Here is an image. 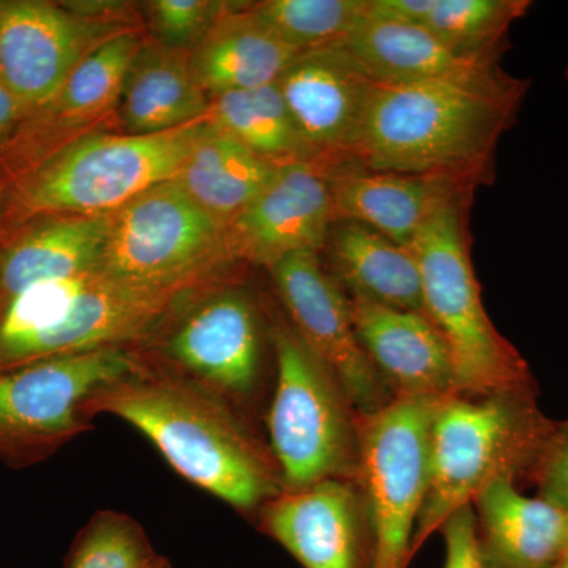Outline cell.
Here are the masks:
<instances>
[{"mask_svg": "<svg viewBox=\"0 0 568 568\" xmlns=\"http://www.w3.org/2000/svg\"><path fill=\"white\" fill-rule=\"evenodd\" d=\"M136 353L133 372L84 403L89 420L108 414L126 422L179 476L235 510H256L282 491L271 448L253 435L237 407Z\"/></svg>", "mask_w": 568, "mask_h": 568, "instance_id": "1", "label": "cell"}, {"mask_svg": "<svg viewBox=\"0 0 568 568\" xmlns=\"http://www.w3.org/2000/svg\"><path fill=\"white\" fill-rule=\"evenodd\" d=\"M529 85L506 70L487 78L375 81L351 164L477 189L491 182L497 142L517 122Z\"/></svg>", "mask_w": 568, "mask_h": 568, "instance_id": "2", "label": "cell"}, {"mask_svg": "<svg viewBox=\"0 0 568 568\" xmlns=\"http://www.w3.org/2000/svg\"><path fill=\"white\" fill-rule=\"evenodd\" d=\"M204 122L149 136L99 130L71 142L7 189L0 242L47 215H110L173 181Z\"/></svg>", "mask_w": 568, "mask_h": 568, "instance_id": "3", "label": "cell"}, {"mask_svg": "<svg viewBox=\"0 0 568 568\" xmlns=\"http://www.w3.org/2000/svg\"><path fill=\"white\" fill-rule=\"evenodd\" d=\"M526 394L457 392L440 399L429 437L428 489L410 556L495 478L514 477L544 446L547 426Z\"/></svg>", "mask_w": 568, "mask_h": 568, "instance_id": "4", "label": "cell"}, {"mask_svg": "<svg viewBox=\"0 0 568 568\" xmlns=\"http://www.w3.org/2000/svg\"><path fill=\"white\" fill-rule=\"evenodd\" d=\"M469 201L437 212L410 245L420 265L422 313L446 343L459 392H528L525 358L499 334L481 301L467 235Z\"/></svg>", "mask_w": 568, "mask_h": 568, "instance_id": "5", "label": "cell"}, {"mask_svg": "<svg viewBox=\"0 0 568 568\" xmlns=\"http://www.w3.org/2000/svg\"><path fill=\"white\" fill-rule=\"evenodd\" d=\"M276 384L268 407V448L283 489L328 478L355 477V414L335 377L312 353L293 325L272 315Z\"/></svg>", "mask_w": 568, "mask_h": 568, "instance_id": "6", "label": "cell"}, {"mask_svg": "<svg viewBox=\"0 0 568 568\" xmlns=\"http://www.w3.org/2000/svg\"><path fill=\"white\" fill-rule=\"evenodd\" d=\"M440 399L394 396L373 413H355V477L373 530L369 568H406L413 558L414 532L428 489L429 437Z\"/></svg>", "mask_w": 568, "mask_h": 568, "instance_id": "7", "label": "cell"}, {"mask_svg": "<svg viewBox=\"0 0 568 568\" xmlns=\"http://www.w3.org/2000/svg\"><path fill=\"white\" fill-rule=\"evenodd\" d=\"M136 364V349L104 347L0 368V459L37 465L89 432L84 403Z\"/></svg>", "mask_w": 568, "mask_h": 568, "instance_id": "8", "label": "cell"}, {"mask_svg": "<svg viewBox=\"0 0 568 568\" xmlns=\"http://www.w3.org/2000/svg\"><path fill=\"white\" fill-rule=\"evenodd\" d=\"M235 263L226 227L168 181L110 213L99 271L136 283H174L223 276Z\"/></svg>", "mask_w": 568, "mask_h": 568, "instance_id": "9", "label": "cell"}, {"mask_svg": "<svg viewBox=\"0 0 568 568\" xmlns=\"http://www.w3.org/2000/svg\"><path fill=\"white\" fill-rule=\"evenodd\" d=\"M138 351L241 410L260 386V313L252 295L226 280L183 305Z\"/></svg>", "mask_w": 568, "mask_h": 568, "instance_id": "10", "label": "cell"}, {"mask_svg": "<svg viewBox=\"0 0 568 568\" xmlns=\"http://www.w3.org/2000/svg\"><path fill=\"white\" fill-rule=\"evenodd\" d=\"M144 40L141 31H130L104 41L47 103L18 123L0 145V182L6 189L71 142L104 130L115 118L126 74Z\"/></svg>", "mask_w": 568, "mask_h": 568, "instance_id": "11", "label": "cell"}, {"mask_svg": "<svg viewBox=\"0 0 568 568\" xmlns=\"http://www.w3.org/2000/svg\"><path fill=\"white\" fill-rule=\"evenodd\" d=\"M129 31H142V26L82 17L65 2L0 0V81L17 97L26 118L91 52Z\"/></svg>", "mask_w": 568, "mask_h": 568, "instance_id": "12", "label": "cell"}, {"mask_svg": "<svg viewBox=\"0 0 568 568\" xmlns=\"http://www.w3.org/2000/svg\"><path fill=\"white\" fill-rule=\"evenodd\" d=\"M291 325L335 377L355 413H373L394 396L369 362L351 315L349 297L320 253L302 252L268 268Z\"/></svg>", "mask_w": 568, "mask_h": 568, "instance_id": "13", "label": "cell"}, {"mask_svg": "<svg viewBox=\"0 0 568 568\" xmlns=\"http://www.w3.org/2000/svg\"><path fill=\"white\" fill-rule=\"evenodd\" d=\"M224 280L226 275L174 283H136L95 272L65 320L22 346L9 366L104 347L138 349L159 334L183 305Z\"/></svg>", "mask_w": 568, "mask_h": 568, "instance_id": "14", "label": "cell"}, {"mask_svg": "<svg viewBox=\"0 0 568 568\" xmlns=\"http://www.w3.org/2000/svg\"><path fill=\"white\" fill-rule=\"evenodd\" d=\"M336 222L324 170L313 163H287L226 226L235 263L274 267L284 257L316 252L327 244Z\"/></svg>", "mask_w": 568, "mask_h": 568, "instance_id": "15", "label": "cell"}, {"mask_svg": "<svg viewBox=\"0 0 568 568\" xmlns=\"http://www.w3.org/2000/svg\"><path fill=\"white\" fill-rule=\"evenodd\" d=\"M373 82L334 47L301 52L276 81L312 163L325 173L353 162Z\"/></svg>", "mask_w": 568, "mask_h": 568, "instance_id": "16", "label": "cell"}, {"mask_svg": "<svg viewBox=\"0 0 568 568\" xmlns=\"http://www.w3.org/2000/svg\"><path fill=\"white\" fill-rule=\"evenodd\" d=\"M260 510L265 532L305 568H361L365 504L349 481L282 489Z\"/></svg>", "mask_w": 568, "mask_h": 568, "instance_id": "17", "label": "cell"}, {"mask_svg": "<svg viewBox=\"0 0 568 568\" xmlns=\"http://www.w3.org/2000/svg\"><path fill=\"white\" fill-rule=\"evenodd\" d=\"M336 222L365 224L410 246L437 212L470 200L474 186L436 175L388 173L346 164L327 171Z\"/></svg>", "mask_w": 568, "mask_h": 568, "instance_id": "18", "label": "cell"}, {"mask_svg": "<svg viewBox=\"0 0 568 568\" xmlns=\"http://www.w3.org/2000/svg\"><path fill=\"white\" fill-rule=\"evenodd\" d=\"M349 305L358 339L394 396L444 398L459 392L446 343L424 313L362 297H349Z\"/></svg>", "mask_w": 568, "mask_h": 568, "instance_id": "19", "label": "cell"}, {"mask_svg": "<svg viewBox=\"0 0 568 568\" xmlns=\"http://www.w3.org/2000/svg\"><path fill=\"white\" fill-rule=\"evenodd\" d=\"M332 47L377 82L493 77L503 71L506 52L466 50L417 26L372 17Z\"/></svg>", "mask_w": 568, "mask_h": 568, "instance_id": "20", "label": "cell"}, {"mask_svg": "<svg viewBox=\"0 0 568 568\" xmlns=\"http://www.w3.org/2000/svg\"><path fill=\"white\" fill-rule=\"evenodd\" d=\"M110 215H47L0 242V312L41 282L99 271Z\"/></svg>", "mask_w": 568, "mask_h": 568, "instance_id": "21", "label": "cell"}, {"mask_svg": "<svg viewBox=\"0 0 568 568\" xmlns=\"http://www.w3.org/2000/svg\"><path fill=\"white\" fill-rule=\"evenodd\" d=\"M489 568H549L568 549V515L497 477L474 499ZM480 536V534H478Z\"/></svg>", "mask_w": 568, "mask_h": 568, "instance_id": "22", "label": "cell"}, {"mask_svg": "<svg viewBox=\"0 0 568 568\" xmlns=\"http://www.w3.org/2000/svg\"><path fill=\"white\" fill-rule=\"evenodd\" d=\"M211 97L194 78L189 51L164 48L145 37L123 84L115 111L119 132L149 136L203 122Z\"/></svg>", "mask_w": 568, "mask_h": 568, "instance_id": "23", "label": "cell"}, {"mask_svg": "<svg viewBox=\"0 0 568 568\" xmlns=\"http://www.w3.org/2000/svg\"><path fill=\"white\" fill-rule=\"evenodd\" d=\"M235 2L190 52L194 78L209 97L275 84L301 52L290 47L252 11Z\"/></svg>", "mask_w": 568, "mask_h": 568, "instance_id": "24", "label": "cell"}, {"mask_svg": "<svg viewBox=\"0 0 568 568\" xmlns=\"http://www.w3.org/2000/svg\"><path fill=\"white\" fill-rule=\"evenodd\" d=\"M332 271L349 297L422 313L420 265L413 246L365 224L335 222L327 239Z\"/></svg>", "mask_w": 568, "mask_h": 568, "instance_id": "25", "label": "cell"}, {"mask_svg": "<svg viewBox=\"0 0 568 568\" xmlns=\"http://www.w3.org/2000/svg\"><path fill=\"white\" fill-rule=\"evenodd\" d=\"M278 168L205 121L175 181L226 227L263 192Z\"/></svg>", "mask_w": 568, "mask_h": 568, "instance_id": "26", "label": "cell"}, {"mask_svg": "<svg viewBox=\"0 0 568 568\" xmlns=\"http://www.w3.org/2000/svg\"><path fill=\"white\" fill-rule=\"evenodd\" d=\"M529 0H369V17L406 22L474 51H506L511 26Z\"/></svg>", "mask_w": 568, "mask_h": 568, "instance_id": "27", "label": "cell"}, {"mask_svg": "<svg viewBox=\"0 0 568 568\" xmlns=\"http://www.w3.org/2000/svg\"><path fill=\"white\" fill-rule=\"evenodd\" d=\"M205 121L278 166L312 163L276 82L215 97Z\"/></svg>", "mask_w": 568, "mask_h": 568, "instance_id": "28", "label": "cell"}, {"mask_svg": "<svg viewBox=\"0 0 568 568\" xmlns=\"http://www.w3.org/2000/svg\"><path fill=\"white\" fill-rule=\"evenodd\" d=\"M250 7L298 51L339 43L369 17V0H263Z\"/></svg>", "mask_w": 568, "mask_h": 568, "instance_id": "29", "label": "cell"}, {"mask_svg": "<svg viewBox=\"0 0 568 568\" xmlns=\"http://www.w3.org/2000/svg\"><path fill=\"white\" fill-rule=\"evenodd\" d=\"M160 559L132 517L103 510L74 540L67 568H156Z\"/></svg>", "mask_w": 568, "mask_h": 568, "instance_id": "30", "label": "cell"}, {"mask_svg": "<svg viewBox=\"0 0 568 568\" xmlns=\"http://www.w3.org/2000/svg\"><path fill=\"white\" fill-rule=\"evenodd\" d=\"M234 3L224 0H151L140 3V10L149 40L170 50L192 52Z\"/></svg>", "mask_w": 568, "mask_h": 568, "instance_id": "31", "label": "cell"}, {"mask_svg": "<svg viewBox=\"0 0 568 568\" xmlns=\"http://www.w3.org/2000/svg\"><path fill=\"white\" fill-rule=\"evenodd\" d=\"M447 559L444 568H489L478 536L476 510L473 504L459 508L444 523Z\"/></svg>", "mask_w": 568, "mask_h": 568, "instance_id": "32", "label": "cell"}, {"mask_svg": "<svg viewBox=\"0 0 568 568\" xmlns=\"http://www.w3.org/2000/svg\"><path fill=\"white\" fill-rule=\"evenodd\" d=\"M538 485L541 499L568 515V425L545 444Z\"/></svg>", "mask_w": 568, "mask_h": 568, "instance_id": "33", "label": "cell"}, {"mask_svg": "<svg viewBox=\"0 0 568 568\" xmlns=\"http://www.w3.org/2000/svg\"><path fill=\"white\" fill-rule=\"evenodd\" d=\"M22 118L24 112L17 97L0 81V145L13 133Z\"/></svg>", "mask_w": 568, "mask_h": 568, "instance_id": "34", "label": "cell"}, {"mask_svg": "<svg viewBox=\"0 0 568 568\" xmlns=\"http://www.w3.org/2000/svg\"><path fill=\"white\" fill-rule=\"evenodd\" d=\"M549 568H568V549L562 556Z\"/></svg>", "mask_w": 568, "mask_h": 568, "instance_id": "35", "label": "cell"}, {"mask_svg": "<svg viewBox=\"0 0 568 568\" xmlns=\"http://www.w3.org/2000/svg\"><path fill=\"white\" fill-rule=\"evenodd\" d=\"M7 189L3 183L0 182V219H2L3 205H6Z\"/></svg>", "mask_w": 568, "mask_h": 568, "instance_id": "36", "label": "cell"}, {"mask_svg": "<svg viewBox=\"0 0 568 568\" xmlns=\"http://www.w3.org/2000/svg\"><path fill=\"white\" fill-rule=\"evenodd\" d=\"M156 568H173L171 567V564L168 562V559H160V562H159V566H156Z\"/></svg>", "mask_w": 568, "mask_h": 568, "instance_id": "37", "label": "cell"}]
</instances>
